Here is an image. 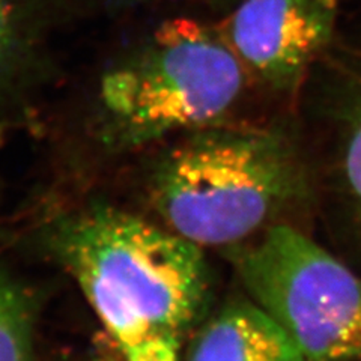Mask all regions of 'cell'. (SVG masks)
<instances>
[{
	"label": "cell",
	"mask_w": 361,
	"mask_h": 361,
	"mask_svg": "<svg viewBox=\"0 0 361 361\" xmlns=\"http://www.w3.org/2000/svg\"><path fill=\"white\" fill-rule=\"evenodd\" d=\"M44 0H0V101L39 77L49 61Z\"/></svg>",
	"instance_id": "cell-7"
},
{
	"label": "cell",
	"mask_w": 361,
	"mask_h": 361,
	"mask_svg": "<svg viewBox=\"0 0 361 361\" xmlns=\"http://www.w3.org/2000/svg\"><path fill=\"white\" fill-rule=\"evenodd\" d=\"M337 14L338 0H243L219 26L247 75L292 90L329 47Z\"/></svg>",
	"instance_id": "cell-5"
},
{
	"label": "cell",
	"mask_w": 361,
	"mask_h": 361,
	"mask_svg": "<svg viewBox=\"0 0 361 361\" xmlns=\"http://www.w3.org/2000/svg\"><path fill=\"white\" fill-rule=\"evenodd\" d=\"M5 280H6V277H2V276H0V288H2V285L5 283Z\"/></svg>",
	"instance_id": "cell-10"
},
{
	"label": "cell",
	"mask_w": 361,
	"mask_h": 361,
	"mask_svg": "<svg viewBox=\"0 0 361 361\" xmlns=\"http://www.w3.org/2000/svg\"><path fill=\"white\" fill-rule=\"evenodd\" d=\"M241 276L306 361L361 358V280L321 245L277 226L244 256Z\"/></svg>",
	"instance_id": "cell-4"
},
{
	"label": "cell",
	"mask_w": 361,
	"mask_h": 361,
	"mask_svg": "<svg viewBox=\"0 0 361 361\" xmlns=\"http://www.w3.org/2000/svg\"><path fill=\"white\" fill-rule=\"evenodd\" d=\"M188 361H306L285 330L256 304L224 309L200 333Z\"/></svg>",
	"instance_id": "cell-6"
},
{
	"label": "cell",
	"mask_w": 361,
	"mask_h": 361,
	"mask_svg": "<svg viewBox=\"0 0 361 361\" xmlns=\"http://www.w3.org/2000/svg\"><path fill=\"white\" fill-rule=\"evenodd\" d=\"M345 172L354 195L361 202V89L353 111L351 133L345 154Z\"/></svg>",
	"instance_id": "cell-8"
},
{
	"label": "cell",
	"mask_w": 361,
	"mask_h": 361,
	"mask_svg": "<svg viewBox=\"0 0 361 361\" xmlns=\"http://www.w3.org/2000/svg\"><path fill=\"white\" fill-rule=\"evenodd\" d=\"M290 169L273 135L216 131L175 149L154 178L155 207L172 231L193 244L247 238L289 193Z\"/></svg>",
	"instance_id": "cell-3"
},
{
	"label": "cell",
	"mask_w": 361,
	"mask_h": 361,
	"mask_svg": "<svg viewBox=\"0 0 361 361\" xmlns=\"http://www.w3.org/2000/svg\"><path fill=\"white\" fill-rule=\"evenodd\" d=\"M50 240L126 361H178L207 290L199 245L110 207L62 219Z\"/></svg>",
	"instance_id": "cell-1"
},
{
	"label": "cell",
	"mask_w": 361,
	"mask_h": 361,
	"mask_svg": "<svg viewBox=\"0 0 361 361\" xmlns=\"http://www.w3.org/2000/svg\"><path fill=\"white\" fill-rule=\"evenodd\" d=\"M245 78L219 25L167 20L99 75L97 133L110 148L134 149L208 127L235 104Z\"/></svg>",
	"instance_id": "cell-2"
},
{
	"label": "cell",
	"mask_w": 361,
	"mask_h": 361,
	"mask_svg": "<svg viewBox=\"0 0 361 361\" xmlns=\"http://www.w3.org/2000/svg\"><path fill=\"white\" fill-rule=\"evenodd\" d=\"M106 2L110 5H115V6H133V5H139V4L154 2V0H106Z\"/></svg>",
	"instance_id": "cell-9"
}]
</instances>
